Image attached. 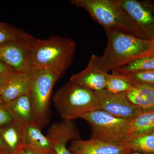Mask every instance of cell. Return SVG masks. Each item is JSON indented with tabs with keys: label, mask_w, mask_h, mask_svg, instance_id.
<instances>
[{
	"label": "cell",
	"mask_w": 154,
	"mask_h": 154,
	"mask_svg": "<svg viewBox=\"0 0 154 154\" xmlns=\"http://www.w3.org/2000/svg\"><path fill=\"white\" fill-rule=\"evenodd\" d=\"M77 45L70 38L53 36L45 39H32L30 45V68L51 70L62 76L72 64Z\"/></svg>",
	"instance_id": "6da1fadb"
},
{
	"label": "cell",
	"mask_w": 154,
	"mask_h": 154,
	"mask_svg": "<svg viewBox=\"0 0 154 154\" xmlns=\"http://www.w3.org/2000/svg\"><path fill=\"white\" fill-rule=\"evenodd\" d=\"M107 43L99 58L100 69L106 73L113 72L132 61L148 54L150 40L112 30H105Z\"/></svg>",
	"instance_id": "7a4b0ae2"
},
{
	"label": "cell",
	"mask_w": 154,
	"mask_h": 154,
	"mask_svg": "<svg viewBox=\"0 0 154 154\" xmlns=\"http://www.w3.org/2000/svg\"><path fill=\"white\" fill-rule=\"evenodd\" d=\"M71 3L88 11L105 30H115L142 38L132 20L116 0H72Z\"/></svg>",
	"instance_id": "3957f363"
},
{
	"label": "cell",
	"mask_w": 154,
	"mask_h": 154,
	"mask_svg": "<svg viewBox=\"0 0 154 154\" xmlns=\"http://www.w3.org/2000/svg\"><path fill=\"white\" fill-rule=\"evenodd\" d=\"M52 100L63 120H73L100 110L94 91L69 82L56 92Z\"/></svg>",
	"instance_id": "277c9868"
},
{
	"label": "cell",
	"mask_w": 154,
	"mask_h": 154,
	"mask_svg": "<svg viewBox=\"0 0 154 154\" xmlns=\"http://www.w3.org/2000/svg\"><path fill=\"white\" fill-rule=\"evenodd\" d=\"M32 79L29 89L33 122L42 130L51 116L50 102L54 85L60 77L51 70L31 68Z\"/></svg>",
	"instance_id": "5b68a950"
},
{
	"label": "cell",
	"mask_w": 154,
	"mask_h": 154,
	"mask_svg": "<svg viewBox=\"0 0 154 154\" xmlns=\"http://www.w3.org/2000/svg\"><path fill=\"white\" fill-rule=\"evenodd\" d=\"M80 118L90 125L91 139L117 144L126 140L129 119L117 118L101 110L85 113Z\"/></svg>",
	"instance_id": "8992f818"
},
{
	"label": "cell",
	"mask_w": 154,
	"mask_h": 154,
	"mask_svg": "<svg viewBox=\"0 0 154 154\" xmlns=\"http://www.w3.org/2000/svg\"><path fill=\"white\" fill-rule=\"evenodd\" d=\"M131 19L142 38L151 40L154 35V5L136 0H116Z\"/></svg>",
	"instance_id": "52a82bcc"
},
{
	"label": "cell",
	"mask_w": 154,
	"mask_h": 154,
	"mask_svg": "<svg viewBox=\"0 0 154 154\" xmlns=\"http://www.w3.org/2000/svg\"><path fill=\"white\" fill-rule=\"evenodd\" d=\"M94 93L100 110L117 118L131 120L144 110L132 104L125 92L113 94L104 90Z\"/></svg>",
	"instance_id": "ba28073f"
},
{
	"label": "cell",
	"mask_w": 154,
	"mask_h": 154,
	"mask_svg": "<svg viewBox=\"0 0 154 154\" xmlns=\"http://www.w3.org/2000/svg\"><path fill=\"white\" fill-rule=\"evenodd\" d=\"M31 38L11 42L0 46V61L18 72L31 69L30 55Z\"/></svg>",
	"instance_id": "9c48e42d"
},
{
	"label": "cell",
	"mask_w": 154,
	"mask_h": 154,
	"mask_svg": "<svg viewBox=\"0 0 154 154\" xmlns=\"http://www.w3.org/2000/svg\"><path fill=\"white\" fill-rule=\"evenodd\" d=\"M99 58V57L94 54L91 55L86 68L72 75L69 82L92 91L105 90L107 73L100 69Z\"/></svg>",
	"instance_id": "30bf717a"
},
{
	"label": "cell",
	"mask_w": 154,
	"mask_h": 154,
	"mask_svg": "<svg viewBox=\"0 0 154 154\" xmlns=\"http://www.w3.org/2000/svg\"><path fill=\"white\" fill-rule=\"evenodd\" d=\"M68 149L72 154H129L133 152L121 144L91 138L73 140Z\"/></svg>",
	"instance_id": "8fae6325"
},
{
	"label": "cell",
	"mask_w": 154,
	"mask_h": 154,
	"mask_svg": "<svg viewBox=\"0 0 154 154\" xmlns=\"http://www.w3.org/2000/svg\"><path fill=\"white\" fill-rule=\"evenodd\" d=\"M23 145L33 149L40 154H57L46 136L34 122L22 126Z\"/></svg>",
	"instance_id": "7c38bea8"
},
{
	"label": "cell",
	"mask_w": 154,
	"mask_h": 154,
	"mask_svg": "<svg viewBox=\"0 0 154 154\" xmlns=\"http://www.w3.org/2000/svg\"><path fill=\"white\" fill-rule=\"evenodd\" d=\"M32 79L31 69L25 72L12 73L2 95V99L5 104L28 94Z\"/></svg>",
	"instance_id": "4fadbf2b"
},
{
	"label": "cell",
	"mask_w": 154,
	"mask_h": 154,
	"mask_svg": "<svg viewBox=\"0 0 154 154\" xmlns=\"http://www.w3.org/2000/svg\"><path fill=\"white\" fill-rule=\"evenodd\" d=\"M5 106L12 115L13 121L21 126L33 122L32 105L29 92L6 103Z\"/></svg>",
	"instance_id": "5bb4252c"
},
{
	"label": "cell",
	"mask_w": 154,
	"mask_h": 154,
	"mask_svg": "<svg viewBox=\"0 0 154 154\" xmlns=\"http://www.w3.org/2000/svg\"><path fill=\"white\" fill-rule=\"evenodd\" d=\"M154 131V108L144 110L136 117L130 120L126 140Z\"/></svg>",
	"instance_id": "9a60e30c"
},
{
	"label": "cell",
	"mask_w": 154,
	"mask_h": 154,
	"mask_svg": "<svg viewBox=\"0 0 154 154\" xmlns=\"http://www.w3.org/2000/svg\"><path fill=\"white\" fill-rule=\"evenodd\" d=\"M125 93L128 100L136 106L143 110L154 108V86L134 85Z\"/></svg>",
	"instance_id": "2e32d148"
},
{
	"label": "cell",
	"mask_w": 154,
	"mask_h": 154,
	"mask_svg": "<svg viewBox=\"0 0 154 154\" xmlns=\"http://www.w3.org/2000/svg\"><path fill=\"white\" fill-rule=\"evenodd\" d=\"M0 137L12 153L23 144L22 126L14 121L1 127Z\"/></svg>",
	"instance_id": "e0dca14e"
},
{
	"label": "cell",
	"mask_w": 154,
	"mask_h": 154,
	"mask_svg": "<svg viewBox=\"0 0 154 154\" xmlns=\"http://www.w3.org/2000/svg\"><path fill=\"white\" fill-rule=\"evenodd\" d=\"M121 144L133 152L154 154V131L127 140Z\"/></svg>",
	"instance_id": "ac0fdd59"
},
{
	"label": "cell",
	"mask_w": 154,
	"mask_h": 154,
	"mask_svg": "<svg viewBox=\"0 0 154 154\" xmlns=\"http://www.w3.org/2000/svg\"><path fill=\"white\" fill-rule=\"evenodd\" d=\"M133 82L126 74L107 73L105 90L113 94L125 92L134 85Z\"/></svg>",
	"instance_id": "d6986e66"
},
{
	"label": "cell",
	"mask_w": 154,
	"mask_h": 154,
	"mask_svg": "<svg viewBox=\"0 0 154 154\" xmlns=\"http://www.w3.org/2000/svg\"><path fill=\"white\" fill-rule=\"evenodd\" d=\"M154 70V54L148 53L132 61L112 72L126 74L141 71Z\"/></svg>",
	"instance_id": "ffe728a7"
},
{
	"label": "cell",
	"mask_w": 154,
	"mask_h": 154,
	"mask_svg": "<svg viewBox=\"0 0 154 154\" xmlns=\"http://www.w3.org/2000/svg\"><path fill=\"white\" fill-rule=\"evenodd\" d=\"M33 37L17 28L3 23L0 25V46L11 42L27 39Z\"/></svg>",
	"instance_id": "44dd1931"
},
{
	"label": "cell",
	"mask_w": 154,
	"mask_h": 154,
	"mask_svg": "<svg viewBox=\"0 0 154 154\" xmlns=\"http://www.w3.org/2000/svg\"><path fill=\"white\" fill-rule=\"evenodd\" d=\"M134 85H146L154 86V70L141 71L126 73Z\"/></svg>",
	"instance_id": "7402d4cb"
},
{
	"label": "cell",
	"mask_w": 154,
	"mask_h": 154,
	"mask_svg": "<svg viewBox=\"0 0 154 154\" xmlns=\"http://www.w3.org/2000/svg\"><path fill=\"white\" fill-rule=\"evenodd\" d=\"M13 121L11 113L6 108L5 104L0 96V127L5 126Z\"/></svg>",
	"instance_id": "603a6c76"
},
{
	"label": "cell",
	"mask_w": 154,
	"mask_h": 154,
	"mask_svg": "<svg viewBox=\"0 0 154 154\" xmlns=\"http://www.w3.org/2000/svg\"><path fill=\"white\" fill-rule=\"evenodd\" d=\"M15 154H40L35 150L28 146L21 145L17 149Z\"/></svg>",
	"instance_id": "cb8c5ba5"
},
{
	"label": "cell",
	"mask_w": 154,
	"mask_h": 154,
	"mask_svg": "<svg viewBox=\"0 0 154 154\" xmlns=\"http://www.w3.org/2000/svg\"><path fill=\"white\" fill-rule=\"evenodd\" d=\"M12 73L0 75V96H2L4 93L8 82L9 78Z\"/></svg>",
	"instance_id": "d4e9b609"
},
{
	"label": "cell",
	"mask_w": 154,
	"mask_h": 154,
	"mask_svg": "<svg viewBox=\"0 0 154 154\" xmlns=\"http://www.w3.org/2000/svg\"><path fill=\"white\" fill-rule=\"evenodd\" d=\"M15 72L10 67L7 66L2 62L0 61V75L9 74Z\"/></svg>",
	"instance_id": "484cf974"
},
{
	"label": "cell",
	"mask_w": 154,
	"mask_h": 154,
	"mask_svg": "<svg viewBox=\"0 0 154 154\" xmlns=\"http://www.w3.org/2000/svg\"><path fill=\"white\" fill-rule=\"evenodd\" d=\"M11 153L7 146L4 143L2 139L0 137V154H5Z\"/></svg>",
	"instance_id": "4316f807"
},
{
	"label": "cell",
	"mask_w": 154,
	"mask_h": 154,
	"mask_svg": "<svg viewBox=\"0 0 154 154\" xmlns=\"http://www.w3.org/2000/svg\"><path fill=\"white\" fill-rule=\"evenodd\" d=\"M147 52L154 54V35L150 40V43L147 50Z\"/></svg>",
	"instance_id": "83f0119b"
},
{
	"label": "cell",
	"mask_w": 154,
	"mask_h": 154,
	"mask_svg": "<svg viewBox=\"0 0 154 154\" xmlns=\"http://www.w3.org/2000/svg\"><path fill=\"white\" fill-rule=\"evenodd\" d=\"M129 154H148L140 152H133Z\"/></svg>",
	"instance_id": "f1b7e54d"
},
{
	"label": "cell",
	"mask_w": 154,
	"mask_h": 154,
	"mask_svg": "<svg viewBox=\"0 0 154 154\" xmlns=\"http://www.w3.org/2000/svg\"><path fill=\"white\" fill-rule=\"evenodd\" d=\"M15 154L11 153H6V154Z\"/></svg>",
	"instance_id": "f546056e"
},
{
	"label": "cell",
	"mask_w": 154,
	"mask_h": 154,
	"mask_svg": "<svg viewBox=\"0 0 154 154\" xmlns=\"http://www.w3.org/2000/svg\"><path fill=\"white\" fill-rule=\"evenodd\" d=\"M2 22H0V25H1V24H2Z\"/></svg>",
	"instance_id": "4dcf8cb0"
},
{
	"label": "cell",
	"mask_w": 154,
	"mask_h": 154,
	"mask_svg": "<svg viewBox=\"0 0 154 154\" xmlns=\"http://www.w3.org/2000/svg\"><path fill=\"white\" fill-rule=\"evenodd\" d=\"M1 127H0V133H1Z\"/></svg>",
	"instance_id": "1f68e13d"
}]
</instances>
